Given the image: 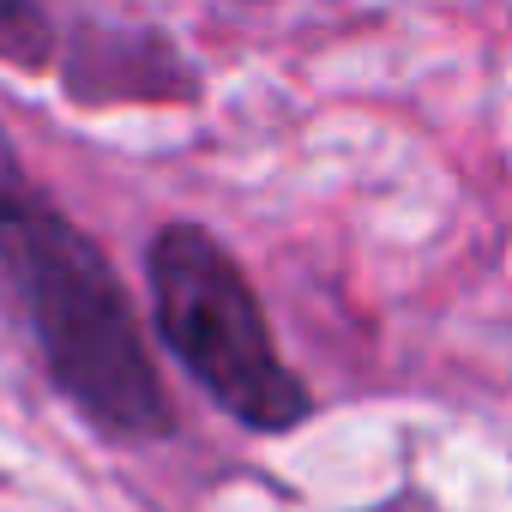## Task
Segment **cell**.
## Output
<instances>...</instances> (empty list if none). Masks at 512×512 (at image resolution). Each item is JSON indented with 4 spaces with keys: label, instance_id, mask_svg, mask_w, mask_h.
Listing matches in <instances>:
<instances>
[{
    "label": "cell",
    "instance_id": "cell-1",
    "mask_svg": "<svg viewBox=\"0 0 512 512\" xmlns=\"http://www.w3.org/2000/svg\"><path fill=\"white\" fill-rule=\"evenodd\" d=\"M0 266L25 302L55 392L103 440H163L175 428L127 284L73 217H61L37 193L7 205L0 211Z\"/></svg>",
    "mask_w": 512,
    "mask_h": 512
},
{
    "label": "cell",
    "instance_id": "cell-2",
    "mask_svg": "<svg viewBox=\"0 0 512 512\" xmlns=\"http://www.w3.org/2000/svg\"><path fill=\"white\" fill-rule=\"evenodd\" d=\"M151 320L187 380L253 434H290L314 416L308 380L284 362L260 290L205 223H163L145 253Z\"/></svg>",
    "mask_w": 512,
    "mask_h": 512
},
{
    "label": "cell",
    "instance_id": "cell-3",
    "mask_svg": "<svg viewBox=\"0 0 512 512\" xmlns=\"http://www.w3.org/2000/svg\"><path fill=\"white\" fill-rule=\"evenodd\" d=\"M55 49V31L37 0H0V55L19 67H43Z\"/></svg>",
    "mask_w": 512,
    "mask_h": 512
},
{
    "label": "cell",
    "instance_id": "cell-4",
    "mask_svg": "<svg viewBox=\"0 0 512 512\" xmlns=\"http://www.w3.org/2000/svg\"><path fill=\"white\" fill-rule=\"evenodd\" d=\"M31 193V181H25V169H19V157H13V139H7V127H0V211L7 205H19Z\"/></svg>",
    "mask_w": 512,
    "mask_h": 512
}]
</instances>
